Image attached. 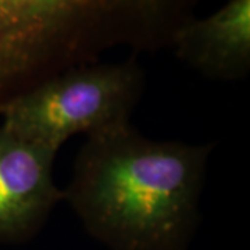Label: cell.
Listing matches in <instances>:
<instances>
[{"label": "cell", "instance_id": "cell-1", "mask_svg": "<svg viewBox=\"0 0 250 250\" xmlns=\"http://www.w3.org/2000/svg\"><path fill=\"white\" fill-rule=\"evenodd\" d=\"M214 143L154 141L132 123L86 138L64 200L108 250H188Z\"/></svg>", "mask_w": 250, "mask_h": 250}, {"label": "cell", "instance_id": "cell-2", "mask_svg": "<svg viewBox=\"0 0 250 250\" xmlns=\"http://www.w3.org/2000/svg\"><path fill=\"white\" fill-rule=\"evenodd\" d=\"M200 0H0V107L117 47L156 52Z\"/></svg>", "mask_w": 250, "mask_h": 250}, {"label": "cell", "instance_id": "cell-3", "mask_svg": "<svg viewBox=\"0 0 250 250\" xmlns=\"http://www.w3.org/2000/svg\"><path fill=\"white\" fill-rule=\"evenodd\" d=\"M145 83V71L134 56L74 67L6 102L0 107V125L60 150L75 135L89 138L131 124Z\"/></svg>", "mask_w": 250, "mask_h": 250}, {"label": "cell", "instance_id": "cell-4", "mask_svg": "<svg viewBox=\"0 0 250 250\" xmlns=\"http://www.w3.org/2000/svg\"><path fill=\"white\" fill-rule=\"evenodd\" d=\"M57 153L0 125V243L34 239L64 200L54 179Z\"/></svg>", "mask_w": 250, "mask_h": 250}, {"label": "cell", "instance_id": "cell-5", "mask_svg": "<svg viewBox=\"0 0 250 250\" xmlns=\"http://www.w3.org/2000/svg\"><path fill=\"white\" fill-rule=\"evenodd\" d=\"M171 49L207 80H245L250 71V0H227L206 17H190L175 31Z\"/></svg>", "mask_w": 250, "mask_h": 250}]
</instances>
